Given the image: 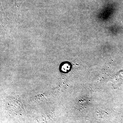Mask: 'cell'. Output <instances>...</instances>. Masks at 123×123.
Here are the masks:
<instances>
[{"mask_svg":"<svg viewBox=\"0 0 123 123\" xmlns=\"http://www.w3.org/2000/svg\"><path fill=\"white\" fill-rule=\"evenodd\" d=\"M115 81L117 86H119L123 82V71H121L117 75L115 78Z\"/></svg>","mask_w":123,"mask_h":123,"instance_id":"1","label":"cell"},{"mask_svg":"<svg viewBox=\"0 0 123 123\" xmlns=\"http://www.w3.org/2000/svg\"><path fill=\"white\" fill-rule=\"evenodd\" d=\"M70 66L69 64H65L62 66L61 70L64 71H67L70 69Z\"/></svg>","mask_w":123,"mask_h":123,"instance_id":"2","label":"cell"},{"mask_svg":"<svg viewBox=\"0 0 123 123\" xmlns=\"http://www.w3.org/2000/svg\"><path fill=\"white\" fill-rule=\"evenodd\" d=\"M24 0H15V1L16 3H21L22 2V1H23Z\"/></svg>","mask_w":123,"mask_h":123,"instance_id":"3","label":"cell"}]
</instances>
